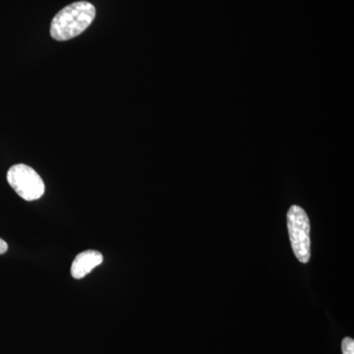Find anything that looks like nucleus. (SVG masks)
I'll use <instances>...</instances> for the list:
<instances>
[{"instance_id": "f257e3e1", "label": "nucleus", "mask_w": 354, "mask_h": 354, "mask_svg": "<svg viewBox=\"0 0 354 354\" xmlns=\"http://www.w3.org/2000/svg\"><path fill=\"white\" fill-rule=\"evenodd\" d=\"M95 8L88 1H78L64 7L55 16L50 25V35L55 41L76 38L92 24Z\"/></svg>"}, {"instance_id": "f03ea898", "label": "nucleus", "mask_w": 354, "mask_h": 354, "mask_svg": "<svg viewBox=\"0 0 354 354\" xmlns=\"http://www.w3.org/2000/svg\"><path fill=\"white\" fill-rule=\"evenodd\" d=\"M288 228L293 253L299 262L306 264L311 257L310 221L308 216L299 206H291L288 209Z\"/></svg>"}, {"instance_id": "7ed1b4c3", "label": "nucleus", "mask_w": 354, "mask_h": 354, "mask_svg": "<svg viewBox=\"0 0 354 354\" xmlns=\"http://www.w3.org/2000/svg\"><path fill=\"white\" fill-rule=\"evenodd\" d=\"M7 181L26 201H35L44 194V183L38 172L29 165H14L7 172Z\"/></svg>"}, {"instance_id": "20e7f679", "label": "nucleus", "mask_w": 354, "mask_h": 354, "mask_svg": "<svg viewBox=\"0 0 354 354\" xmlns=\"http://www.w3.org/2000/svg\"><path fill=\"white\" fill-rule=\"evenodd\" d=\"M104 257L99 251L87 250L76 256L71 266V274L74 279L85 278L95 268L102 264Z\"/></svg>"}, {"instance_id": "39448f33", "label": "nucleus", "mask_w": 354, "mask_h": 354, "mask_svg": "<svg viewBox=\"0 0 354 354\" xmlns=\"http://www.w3.org/2000/svg\"><path fill=\"white\" fill-rule=\"evenodd\" d=\"M342 354H354V341L351 337H346L342 342Z\"/></svg>"}, {"instance_id": "423d86ee", "label": "nucleus", "mask_w": 354, "mask_h": 354, "mask_svg": "<svg viewBox=\"0 0 354 354\" xmlns=\"http://www.w3.org/2000/svg\"><path fill=\"white\" fill-rule=\"evenodd\" d=\"M7 249H8V245L3 239H0V255L6 252Z\"/></svg>"}]
</instances>
